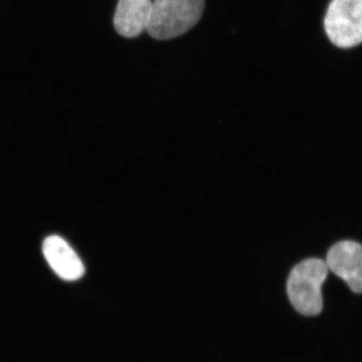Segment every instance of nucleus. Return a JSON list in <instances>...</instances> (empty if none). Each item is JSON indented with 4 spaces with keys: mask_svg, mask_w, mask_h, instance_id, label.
Instances as JSON below:
<instances>
[{
    "mask_svg": "<svg viewBox=\"0 0 362 362\" xmlns=\"http://www.w3.org/2000/svg\"><path fill=\"white\" fill-rule=\"evenodd\" d=\"M204 0H154L147 33L156 40L185 35L201 20Z\"/></svg>",
    "mask_w": 362,
    "mask_h": 362,
    "instance_id": "obj_1",
    "label": "nucleus"
},
{
    "mask_svg": "<svg viewBox=\"0 0 362 362\" xmlns=\"http://www.w3.org/2000/svg\"><path fill=\"white\" fill-rule=\"evenodd\" d=\"M328 267L320 259H304L292 269L287 293L294 308L306 316L318 315L323 309L322 287Z\"/></svg>",
    "mask_w": 362,
    "mask_h": 362,
    "instance_id": "obj_2",
    "label": "nucleus"
},
{
    "mask_svg": "<svg viewBox=\"0 0 362 362\" xmlns=\"http://www.w3.org/2000/svg\"><path fill=\"white\" fill-rule=\"evenodd\" d=\"M330 42L341 49L362 42V0H332L324 18Z\"/></svg>",
    "mask_w": 362,
    "mask_h": 362,
    "instance_id": "obj_3",
    "label": "nucleus"
},
{
    "mask_svg": "<svg viewBox=\"0 0 362 362\" xmlns=\"http://www.w3.org/2000/svg\"><path fill=\"white\" fill-rule=\"evenodd\" d=\"M326 265L341 278L351 291L362 293V246L354 240H341L330 247Z\"/></svg>",
    "mask_w": 362,
    "mask_h": 362,
    "instance_id": "obj_4",
    "label": "nucleus"
},
{
    "mask_svg": "<svg viewBox=\"0 0 362 362\" xmlns=\"http://www.w3.org/2000/svg\"><path fill=\"white\" fill-rule=\"evenodd\" d=\"M42 252L52 270L63 280L76 281L84 275V264L70 245L59 235L47 238Z\"/></svg>",
    "mask_w": 362,
    "mask_h": 362,
    "instance_id": "obj_5",
    "label": "nucleus"
},
{
    "mask_svg": "<svg viewBox=\"0 0 362 362\" xmlns=\"http://www.w3.org/2000/svg\"><path fill=\"white\" fill-rule=\"evenodd\" d=\"M152 0H119L114 26L124 37H135L146 30L152 11Z\"/></svg>",
    "mask_w": 362,
    "mask_h": 362,
    "instance_id": "obj_6",
    "label": "nucleus"
}]
</instances>
